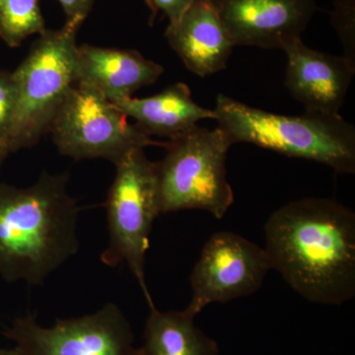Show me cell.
<instances>
[{
	"instance_id": "1",
	"label": "cell",
	"mask_w": 355,
	"mask_h": 355,
	"mask_svg": "<svg viewBox=\"0 0 355 355\" xmlns=\"http://www.w3.org/2000/svg\"><path fill=\"white\" fill-rule=\"evenodd\" d=\"M272 270L310 302L343 305L355 296V214L336 200L303 198L265 224Z\"/></svg>"
},
{
	"instance_id": "2",
	"label": "cell",
	"mask_w": 355,
	"mask_h": 355,
	"mask_svg": "<svg viewBox=\"0 0 355 355\" xmlns=\"http://www.w3.org/2000/svg\"><path fill=\"white\" fill-rule=\"evenodd\" d=\"M69 175L44 173L29 188L0 184V275L40 286L77 253L78 205Z\"/></svg>"
},
{
	"instance_id": "3",
	"label": "cell",
	"mask_w": 355,
	"mask_h": 355,
	"mask_svg": "<svg viewBox=\"0 0 355 355\" xmlns=\"http://www.w3.org/2000/svg\"><path fill=\"white\" fill-rule=\"evenodd\" d=\"M214 111L218 127L233 144H254L288 157L321 163L340 174L355 173V128L340 114L284 116L223 94L217 96Z\"/></svg>"
},
{
	"instance_id": "4",
	"label": "cell",
	"mask_w": 355,
	"mask_h": 355,
	"mask_svg": "<svg viewBox=\"0 0 355 355\" xmlns=\"http://www.w3.org/2000/svg\"><path fill=\"white\" fill-rule=\"evenodd\" d=\"M232 140L222 128H195L165 142L155 163L160 214L187 209L223 218L234 202L226 159Z\"/></svg>"
},
{
	"instance_id": "5",
	"label": "cell",
	"mask_w": 355,
	"mask_h": 355,
	"mask_svg": "<svg viewBox=\"0 0 355 355\" xmlns=\"http://www.w3.org/2000/svg\"><path fill=\"white\" fill-rule=\"evenodd\" d=\"M80 23L46 30L12 72L16 107L7 148L15 153L36 146L64 98L76 83V34Z\"/></svg>"
},
{
	"instance_id": "6",
	"label": "cell",
	"mask_w": 355,
	"mask_h": 355,
	"mask_svg": "<svg viewBox=\"0 0 355 355\" xmlns=\"http://www.w3.org/2000/svg\"><path fill=\"white\" fill-rule=\"evenodd\" d=\"M116 177L107 198L109 245L101 260L106 266L127 263L149 307L154 305L146 280V257L154 220L160 216L155 163L144 149H133L116 163Z\"/></svg>"
},
{
	"instance_id": "7",
	"label": "cell",
	"mask_w": 355,
	"mask_h": 355,
	"mask_svg": "<svg viewBox=\"0 0 355 355\" xmlns=\"http://www.w3.org/2000/svg\"><path fill=\"white\" fill-rule=\"evenodd\" d=\"M49 132L62 155L73 159H108L116 163L133 149L164 146L154 141L107 98L83 84L67 93Z\"/></svg>"
},
{
	"instance_id": "8",
	"label": "cell",
	"mask_w": 355,
	"mask_h": 355,
	"mask_svg": "<svg viewBox=\"0 0 355 355\" xmlns=\"http://www.w3.org/2000/svg\"><path fill=\"white\" fill-rule=\"evenodd\" d=\"M3 335L20 355H140L127 317L113 303L93 314L57 319L51 328L33 315L17 318Z\"/></svg>"
},
{
	"instance_id": "9",
	"label": "cell",
	"mask_w": 355,
	"mask_h": 355,
	"mask_svg": "<svg viewBox=\"0 0 355 355\" xmlns=\"http://www.w3.org/2000/svg\"><path fill=\"white\" fill-rule=\"evenodd\" d=\"M270 270L263 248L230 231L214 233L193 266L191 302L184 311L196 318L212 303L252 295Z\"/></svg>"
},
{
	"instance_id": "10",
	"label": "cell",
	"mask_w": 355,
	"mask_h": 355,
	"mask_svg": "<svg viewBox=\"0 0 355 355\" xmlns=\"http://www.w3.org/2000/svg\"><path fill=\"white\" fill-rule=\"evenodd\" d=\"M235 46L284 50L316 12L315 0H214Z\"/></svg>"
},
{
	"instance_id": "11",
	"label": "cell",
	"mask_w": 355,
	"mask_h": 355,
	"mask_svg": "<svg viewBox=\"0 0 355 355\" xmlns=\"http://www.w3.org/2000/svg\"><path fill=\"white\" fill-rule=\"evenodd\" d=\"M287 57L286 86L305 112L338 114L354 76L345 58L314 50L294 39L284 46Z\"/></svg>"
},
{
	"instance_id": "12",
	"label": "cell",
	"mask_w": 355,
	"mask_h": 355,
	"mask_svg": "<svg viewBox=\"0 0 355 355\" xmlns=\"http://www.w3.org/2000/svg\"><path fill=\"white\" fill-rule=\"evenodd\" d=\"M165 37L184 67L200 77L225 69L235 46L214 0H193Z\"/></svg>"
},
{
	"instance_id": "13",
	"label": "cell",
	"mask_w": 355,
	"mask_h": 355,
	"mask_svg": "<svg viewBox=\"0 0 355 355\" xmlns=\"http://www.w3.org/2000/svg\"><path fill=\"white\" fill-rule=\"evenodd\" d=\"M163 72L162 65L147 60L137 51L87 44L77 46L76 83L93 89L114 104L155 83Z\"/></svg>"
},
{
	"instance_id": "14",
	"label": "cell",
	"mask_w": 355,
	"mask_h": 355,
	"mask_svg": "<svg viewBox=\"0 0 355 355\" xmlns=\"http://www.w3.org/2000/svg\"><path fill=\"white\" fill-rule=\"evenodd\" d=\"M121 113L137 121L149 137L171 139L198 125L200 121L216 120L214 110L203 108L193 101L189 86L173 84L151 97L128 98L114 103Z\"/></svg>"
},
{
	"instance_id": "15",
	"label": "cell",
	"mask_w": 355,
	"mask_h": 355,
	"mask_svg": "<svg viewBox=\"0 0 355 355\" xmlns=\"http://www.w3.org/2000/svg\"><path fill=\"white\" fill-rule=\"evenodd\" d=\"M140 355H219L218 345L186 311L160 312L151 306Z\"/></svg>"
},
{
	"instance_id": "16",
	"label": "cell",
	"mask_w": 355,
	"mask_h": 355,
	"mask_svg": "<svg viewBox=\"0 0 355 355\" xmlns=\"http://www.w3.org/2000/svg\"><path fill=\"white\" fill-rule=\"evenodd\" d=\"M40 0H0V38L17 48L32 35H42L46 24Z\"/></svg>"
},
{
	"instance_id": "17",
	"label": "cell",
	"mask_w": 355,
	"mask_h": 355,
	"mask_svg": "<svg viewBox=\"0 0 355 355\" xmlns=\"http://www.w3.org/2000/svg\"><path fill=\"white\" fill-rule=\"evenodd\" d=\"M333 25L342 41L343 57L355 67L354 0H336Z\"/></svg>"
},
{
	"instance_id": "18",
	"label": "cell",
	"mask_w": 355,
	"mask_h": 355,
	"mask_svg": "<svg viewBox=\"0 0 355 355\" xmlns=\"http://www.w3.org/2000/svg\"><path fill=\"white\" fill-rule=\"evenodd\" d=\"M15 107L16 90L12 72L0 70V144L6 147L7 150Z\"/></svg>"
},
{
	"instance_id": "19",
	"label": "cell",
	"mask_w": 355,
	"mask_h": 355,
	"mask_svg": "<svg viewBox=\"0 0 355 355\" xmlns=\"http://www.w3.org/2000/svg\"><path fill=\"white\" fill-rule=\"evenodd\" d=\"M151 10L150 23L159 12L164 14L169 19V25L176 24L191 6L193 0H146Z\"/></svg>"
},
{
	"instance_id": "20",
	"label": "cell",
	"mask_w": 355,
	"mask_h": 355,
	"mask_svg": "<svg viewBox=\"0 0 355 355\" xmlns=\"http://www.w3.org/2000/svg\"><path fill=\"white\" fill-rule=\"evenodd\" d=\"M58 2L67 15V22L83 24L92 10L95 0H58Z\"/></svg>"
},
{
	"instance_id": "21",
	"label": "cell",
	"mask_w": 355,
	"mask_h": 355,
	"mask_svg": "<svg viewBox=\"0 0 355 355\" xmlns=\"http://www.w3.org/2000/svg\"><path fill=\"white\" fill-rule=\"evenodd\" d=\"M9 155V151L7 150L6 147L0 144V169H1L2 164H3L4 160H6L7 156Z\"/></svg>"
},
{
	"instance_id": "22",
	"label": "cell",
	"mask_w": 355,
	"mask_h": 355,
	"mask_svg": "<svg viewBox=\"0 0 355 355\" xmlns=\"http://www.w3.org/2000/svg\"><path fill=\"white\" fill-rule=\"evenodd\" d=\"M0 355H20L16 347L12 349H0Z\"/></svg>"
}]
</instances>
